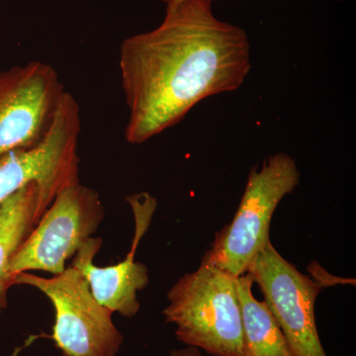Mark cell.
I'll return each mask as SVG.
<instances>
[{
    "mask_svg": "<svg viewBox=\"0 0 356 356\" xmlns=\"http://www.w3.org/2000/svg\"><path fill=\"white\" fill-rule=\"evenodd\" d=\"M57 195L38 182H30L0 207V313L14 285L11 262Z\"/></svg>",
    "mask_w": 356,
    "mask_h": 356,
    "instance_id": "30bf717a",
    "label": "cell"
},
{
    "mask_svg": "<svg viewBox=\"0 0 356 356\" xmlns=\"http://www.w3.org/2000/svg\"><path fill=\"white\" fill-rule=\"evenodd\" d=\"M212 2L168 3L158 28L122 43L129 144H143L173 127L197 103L235 91L247 79L252 67L247 33L218 19Z\"/></svg>",
    "mask_w": 356,
    "mask_h": 356,
    "instance_id": "6da1fadb",
    "label": "cell"
},
{
    "mask_svg": "<svg viewBox=\"0 0 356 356\" xmlns=\"http://www.w3.org/2000/svg\"><path fill=\"white\" fill-rule=\"evenodd\" d=\"M14 285L38 289L55 309L51 339L63 356H116L123 344V334L117 329L112 313L91 293L86 278L74 267L44 278L21 273Z\"/></svg>",
    "mask_w": 356,
    "mask_h": 356,
    "instance_id": "277c9868",
    "label": "cell"
},
{
    "mask_svg": "<svg viewBox=\"0 0 356 356\" xmlns=\"http://www.w3.org/2000/svg\"><path fill=\"white\" fill-rule=\"evenodd\" d=\"M300 177L296 161L284 153L264 159L261 168H252L235 217L215 235L202 259L236 277L245 274L257 255L270 243L274 212L282 199L298 186Z\"/></svg>",
    "mask_w": 356,
    "mask_h": 356,
    "instance_id": "3957f363",
    "label": "cell"
},
{
    "mask_svg": "<svg viewBox=\"0 0 356 356\" xmlns=\"http://www.w3.org/2000/svg\"><path fill=\"white\" fill-rule=\"evenodd\" d=\"M238 280L202 259L177 280L163 314L178 341L213 356H248Z\"/></svg>",
    "mask_w": 356,
    "mask_h": 356,
    "instance_id": "7a4b0ae2",
    "label": "cell"
},
{
    "mask_svg": "<svg viewBox=\"0 0 356 356\" xmlns=\"http://www.w3.org/2000/svg\"><path fill=\"white\" fill-rule=\"evenodd\" d=\"M245 273L261 288L293 355L327 356L315 318L316 300L322 287L300 273L271 242L257 255Z\"/></svg>",
    "mask_w": 356,
    "mask_h": 356,
    "instance_id": "52a82bcc",
    "label": "cell"
},
{
    "mask_svg": "<svg viewBox=\"0 0 356 356\" xmlns=\"http://www.w3.org/2000/svg\"><path fill=\"white\" fill-rule=\"evenodd\" d=\"M99 194L79 184L56 196L50 207L15 254L10 273L41 270L57 275L84 243L95 235L104 219Z\"/></svg>",
    "mask_w": 356,
    "mask_h": 356,
    "instance_id": "5b68a950",
    "label": "cell"
},
{
    "mask_svg": "<svg viewBox=\"0 0 356 356\" xmlns=\"http://www.w3.org/2000/svg\"><path fill=\"white\" fill-rule=\"evenodd\" d=\"M170 356H202V355H201L200 351H199L198 348H192V346H189V348H184V350H172V353H170Z\"/></svg>",
    "mask_w": 356,
    "mask_h": 356,
    "instance_id": "7c38bea8",
    "label": "cell"
},
{
    "mask_svg": "<svg viewBox=\"0 0 356 356\" xmlns=\"http://www.w3.org/2000/svg\"><path fill=\"white\" fill-rule=\"evenodd\" d=\"M252 285L254 280L248 274L238 277V292L248 356H294L266 302L255 299Z\"/></svg>",
    "mask_w": 356,
    "mask_h": 356,
    "instance_id": "8fae6325",
    "label": "cell"
},
{
    "mask_svg": "<svg viewBox=\"0 0 356 356\" xmlns=\"http://www.w3.org/2000/svg\"><path fill=\"white\" fill-rule=\"evenodd\" d=\"M135 218V236L130 252L125 259L113 266H95L93 259L102 245V238H92L84 243L72 257L74 267L88 280L95 298L112 313L133 318L140 311L138 292L149 284V270L145 264L135 261L136 250L145 236L154 211L156 200L149 193L135 194L127 197Z\"/></svg>",
    "mask_w": 356,
    "mask_h": 356,
    "instance_id": "9c48e42d",
    "label": "cell"
},
{
    "mask_svg": "<svg viewBox=\"0 0 356 356\" xmlns=\"http://www.w3.org/2000/svg\"><path fill=\"white\" fill-rule=\"evenodd\" d=\"M161 1L165 2V3H172V2L180 1V0H161Z\"/></svg>",
    "mask_w": 356,
    "mask_h": 356,
    "instance_id": "4fadbf2b",
    "label": "cell"
},
{
    "mask_svg": "<svg viewBox=\"0 0 356 356\" xmlns=\"http://www.w3.org/2000/svg\"><path fill=\"white\" fill-rule=\"evenodd\" d=\"M65 91L57 70L44 63L0 72V156L44 139Z\"/></svg>",
    "mask_w": 356,
    "mask_h": 356,
    "instance_id": "ba28073f",
    "label": "cell"
},
{
    "mask_svg": "<svg viewBox=\"0 0 356 356\" xmlns=\"http://www.w3.org/2000/svg\"><path fill=\"white\" fill-rule=\"evenodd\" d=\"M81 131L79 103L65 91L44 139L35 146L0 156V207L30 182H38L57 194L79 184L77 147Z\"/></svg>",
    "mask_w": 356,
    "mask_h": 356,
    "instance_id": "8992f818",
    "label": "cell"
}]
</instances>
